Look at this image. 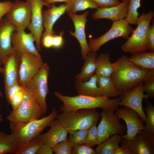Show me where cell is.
Wrapping results in <instances>:
<instances>
[{"label":"cell","instance_id":"cell-1","mask_svg":"<svg viewBox=\"0 0 154 154\" xmlns=\"http://www.w3.org/2000/svg\"><path fill=\"white\" fill-rule=\"evenodd\" d=\"M113 64L114 69L111 77L121 95L143 82L149 71L138 68L129 60L128 57L125 55Z\"/></svg>","mask_w":154,"mask_h":154},{"label":"cell","instance_id":"cell-2","mask_svg":"<svg viewBox=\"0 0 154 154\" xmlns=\"http://www.w3.org/2000/svg\"><path fill=\"white\" fill-rule=\"evenodd\" d=\"M54 95L62 103L60 108V111L62 112L97 108L115 111L118 108L120 100V97L111 99L103 96L94 97L81 95L66 96L58 91L55 92Z\"/></svg>","mask_w":154,"mask_h":154},{"label":"cell","instance_id":"cell-3","mask_svg":"<svg viewBox=\"0 0 154 154\" xmlns=\"http://www.w3.org/2000/svg\"><path fill=\"white\" fill-rule=\"evenodd\" d=\"M58 112L54 107L48 116L26 122H9L11 133L16 137L19 144L28 142L37 138L52 121L56 118Z\"/></svg>","mask_w":154,"mask_h":154},{"label":"cell","instance_id":"cell-4","mask_svg":"<svg viewBox=\"0 0 154 154\" xmlns=\"http://www.w3.org/2000/svg\"><path fill=\"white\" fill-rule=\"evenodd\" d=\"M154 17V12L152 11L146 13H143L139 16L136 28L133 29L131 36L121 46L123 51L130 53L132 54L149 50L147 32L150 23Z\"/></svg>","mask_w":154,"mask_h":154},{"label":"cell","instance_id":"cell-5","mask_svg":"<svg viewBox=\"0 0 154 154\" xmlns=\"http://www.w3.org/2000/svg\"><path fill=\"white\" fill-rule=\"evenodd\" d=\"M100 114L96 109H82L63 112L56 118L68 133L79 129H88L97 122Z\"/></svg>","mask_w":154,"mask_h":154},{"label":"cell","instance_id":"cell-6","mask_svg":"<svg viewBox=\"0 0 154 154\" xmlns=\"http://www.w3.org/2000/svg\"><path fill=\"white\" fill-rule=\"evenodd\" d=\"M23 85L25 88L23 100L18 107L15 110H12L7 116L6 119L9 122H26L39 119L44 114L31 92Z\"/></svg>","mask_w":154,"mask_h":154},{"label":"cell","instance_id":"cell-7","mask_svg":"<svg viewBox=\"0 0 154 154\" xmlns=\"http://www.w3.org/2000/svg\"><path fill=\"white\" fill-rule=\"evenodd\" d=\"M50 69L48 64L44 62L38 72L23 84L31 92L41 107L44 114L47 109L46 98L48 91V80Z\"/></svg>","mask_w":154,"mask_h":154},{"label":"cell","instance_id":"cell-8","mask_svg":"<svg viewBox=\"0 0 154 154\" xmlns=\"http://www.w3.org/2000/svg\"><path fill=\"white\" fill-rule=\"evenodd\" d=\"M114 111L104 109L101 112V120L97 127L98 138L97 145L112 135L118 134L122 136L124 134L125 127L120 123L119 119Z\"/></svg>","mask_w":154,"mask_h":154},{"label":"cell","instance_id":"cell-9","mask_svg":"<svg viewBox=\"0 0 154 154\" xmlns=\"http://www.w3.org/2000/svg\"><path fill=\"white\" fill-rule=\"evenodd\" d=\"M133 29L125 19L113 22L111 28L104 34L98 38L90 39L88 44L91 51L96 52L104 44L117 37L127 39Z\"/></svg>","mask_w":154,"mask_h":154},{"label":"cell","instance_id":"cell-10","mask_svg":"<svg viewBox=\"0 0 154 154\" xmlns=\"http://www.w3.org/2000/svg\"><path fill=\"white\" fill-rule=\"evenodd\" d=\"M32 9L30 3L17 0L9 11L5 15L9 21L16 27L15 31L25 30L30 25L31 19Z\"/></svg>","mask_w":154,"mask_h":154},{"label":"cell","instance_id":"cell-11","mask_svg":"<svg viewBox=\"0 0 154 154\" xmlns=\"http://www.w3.org/2000/svg\"><path fill=\"white\" fill-rule=\"evenodd\" d=\"M120 144L126 147L131 154H153L154 134L144 129L132 140L122 138Z\"/></svg>","mask_w":154,"mask_h":154},{"label":"cell","instance_id":"cell-12","mask_svg":"<svg viewBox=\"0 0 154 154\" xmlns=\"http://www.w3.org/2000/svg\"><path fill=\"white\" fill-rule=\"evenodd\" d=\"M21 55V53L13 48L7 56L3 68L5 92L19 84Z\"/></svg>","mask_w":154,"mask_h":154},{"label":"cell","instance_id":"cell-13","mask_svg":"<svg viewBox=\"0 0 154 154\" xmlns=\"http://www.w3.org/2000/svg\"><path fill=\"white\" fill-rule=\"evenodd\" d=\"M143 82L139 84L131 91L120 96L119 106H123L136 112L141 120L145 122L146 115L144 112L142 106V101L148 100L149 97L144 94L143 89Z\"/></svg>","mask_w":154,"mask_h":154},{"label":"cell","instance_id":"cell-14","mask_svg":"<svg viewBox=\"0 0 154 154\" xmlns=\"http://www.w3.org/2000/svg\"><path fill=\"white\" fill-rule=\"evenodd\" d=\"M116 110L115 115L123 119L126 125L127 133L121 136L122 138L132 140L137 134L144 129L143 122L135 111L125 107Z\"/></svg>","mask_w":154,"mask_h":154},{"label":"cell","instance_id":"cell-15","mask_svg":"<svg viewBox=\"0 0 154 154\" xmlns=\"http://www.w3.org/2000/svg\"><path fill=\"white\" fill-rule=\"evenodd\" d=\"M27 0L30 3L32 9L31 21L27 28L33 35L36 47L39 52L41 49V39L44 29L42 9L44 6H47L43 0Z\"/></svg>","mask_w":154,"mask_h":154},{"label":"cell","instance_id":"cell-16","mask_svg":"<svg viewBox=\"0 0 154 154\" xmlns=\"http://www.w3.org/2000/svg\"><path fill=\"white\" fill-rule=\"evenodd\" d=\"M44 63L41 57L29 53L22 54L19 84H24L30 80L38 72Z\"/></svg>","mask_w":154,"mask_h":154},{"label":"cell","instance_id":"cell-17","mask_svg":"<svg viewBox=\"0 0 154 154\" xmlns=\"http://www.w3.org/2000/svg\"><path fill=\"white\" fill-rule=\"evenodd\" d=\"M89 12L86 11L81 15L69 14V16L72 20L74 26L75 31H70V35L75 37L78 41L81 48L82 58L85 60L88 54L91 52L87 42L85 33V27L87 21Z\"/></svg>","mask_w":154,"mask_h":154},{"label":"cell","instance_id":"cell-18","mask_svg":"<svg viewBox=\"0 0 154 154\" xmlns=\"http://www.w3.org/2000/svg\"><path fill=\"white\" fill-rule=\"evenodd\" d=\"M11 41L13 48L21 54L29 53L41 57L34 45L35 38L31 32L27 33L25 30L15 31L12 35Z\"/></svg>","mask_w":154,"mask_h":154},{"label":"cell","instance_id":"cell-19","mask_svg":"<svg viewBox=\"0 0 154 154\" xmlns=\"http://www.w3.org/2000/svg\"><path fill=\"white\" fill-rule=\"evenodd\" d=\"M16 27L5 17L0 22V64L3 65L8 54L13 48L11 37Z\"/></svg>","mask_w":154,"mask_h":154},{"label":"cell","instance_id":"cell-20","mask_svg":"<svg viewBox=\"0 0 154 154\" xmlns=\"http://www.w3.org/2000/svg\"><path fill=\"white\" fill-rule=\"evenodd\" d=\"M49 126L50 128L48 131L40 134L37 138L41 144L52 147L66 139L68 133L57 119L52 121Z\"/></svg>","mask_w":154,"mask_h":154},{"label":"cell","instance_id":"cell-21","mask_svg":"<svg viewBox=\"0 0 154 154\" xmlns=\"http://www.w3.org/2000/svg\"><path fill=\"white\" fill-rule=\"evenodd\" d=\"M129 3L122 1L119 4L106 8H98L92 15L94 19H107L113 22L125 19Z\"/></svg>","mask_w":154,"mask_h":154},{"label":"cell","instance_id":"cell-22","mask_svg":"<svg viewBox=\"0 0 154 154\" xmlns=\"http://www.w3.org/2000/svg\"><path fill=\"white\" fill-rule=\"evenodd\" d=\"M66 8V3L59 6L53 3L48 9L42 11L43 25L45 30L42 36L55 34L53 30V26L57 20L64 14Z\"/></svg>","mask_w":154,"mask_h":154},{"label":"cell","instance_id":"cell-23","mask_svg":"<svg viewBox=\"0 0 154 154\" xmlns=\"http://www.w3.org/2000/svg\"><path fill=\"white\" fill-rule=\"evenodd\" d=\"M97 80V76L96 74L86 81L76 80L75 90L78 95L94 97L102 96L98 86Z\"/></svg>","mask_w":154,"mask_h":154},{"label":"cell","instance_id":"cell-24","mask_svg":"<svg viewBox=\"0 0 154 154\" xmlns=\"http://www.w3.org/2000/svg\"><path fill=\"white\" fill-rule=\"evenodd\" d=\"M97 57L96 52H91L88 54L81 72L75 77L76 80L86 81L96 74Z\"/></svg>","mask_w":154,"mask_h":154},{"label":"cell","instance_id":"cell-25","mask_svg":"<svg viewBox=\"0 0 154 154\" xmlns=\"http://www.w3.org/2000/svg\"><path fill=\"white\" fill-rule=\"evenodd\" d=\"M129 59L141 69L148 71L154 69V52L147 51L132 54Z\"/></svg>","mask_w":154,"mask_h":154},{"label":"cell","instance_id":"cell-26","mask_svg":"<svg viewBox=\"0 0 154 154\" xmlns=\"http://www.w3.org/2000/svg\"><path fill=\"white\" fill-rule=\"evenodd\" d=\"M97 83L103 96L110 98L121 95L111 77L97 76Z\"/></svg>","mask_w":154,"mask_h":154},{"label":"cell","instance_id":"cell-27","mask_svg":"<svg viewBox=\"0 0 154 154\" xmlns=\"http://www.w3.org/2000/svg\"><path fill=\"white\" fill-rule=\"evenodd\" d=\"M19 143L13 134H7L0 131V154H14Z\"/></svg>","mask_w":154,"mask_h":154},{"label":"cell","instance_id":"cell-28","mask_svg":"<svg viewBox=\"0 0 154 154\" xmlns=\"http://www.w3.org/2000/svg\"><path fill=\"white\" fill-rule=\"evenodd\" d=\"M122 139L121 136L118 134L111 136L97 145L95 149L96 154H114L115 151L119 147Z\"/></svg>","mask_w":154,"mask_h":154},{"label":"cell","instance_id":"cell-29","mask_svg":"<svg viewBox=\"0 0 154 154\" xmlns=\"http://www.w3.org/2000/svg\"><path fill=\"white\" fill-rule=\"evenodd\" d=\"M108 53L101 54L96 58V74L98 76L111 77L113 72V63L110 62Z\"/></svg>","mask_w":154,"mask_h":154},{"label":"cell","instance_id":"cell-30","mask_svg":"<svg viewBox=\"0 0 154 154\" xmlns=\"http://www.w3.org/2000/svg\"><path fill=\"white\" fill-rule=\"evenodd\" d=\"M66 4V11L68 14H76L77 11L88 8L97 9L98 8L92 0H72Z\"/></svg>","mask_w":154,"mask_h":154},{"label":"cell","instance_id":"cell-31","mask_svg":"<svg viewBox=\"0 0 154 154\" xmlns=\"http://www.w3.org/2000/svg\"><path fill=\"white\" fill-rule=\"evenodd\" d=\"M41 144L37 139L19 144L14 154H36Z\"/></svg>","mask_w":154,"mask_h":154},{"label":"cell","instance_id":"cell-32","mask_svg":"<svg viewBox=\"0 0 154 154\" xmlns=\"http://www.w3.org/2000/svg\"><path fill=\"white\" fill-rule=\"evenodd\" d=\"M141 0H129L126 17L125 19L129 24L136 25L139 16L138 9L141 6Z\"/></svg>","mask_w":154,"mask_h":154},{"label":"cell","instance_id":"cell-33","mask_svg":"<svg viewBox=\"0 0 154 154\" xmlns=\"http://www.w3.org/2000/svg\"><path fill=\"white\" fill-rule=\"evenodd\" d=\"M145 101L146 105L144 109L147 115L144 130L154 134V106L148 100Z\"/></svg>","mask_w":154,"mask_h":154},{"label":"cell","instance_id":"cell-34","mask_svg":"<svg viewBox=\"0 0 154 154\" xmlns=\"http://www.w3.org/2000/svg\"><path fill=\"white\" fill-rule=\"evenodd\" d=\"M88 129H79L70 133L69 139L72 147L86 143Z\"/></svg>","mask_w":154,"mask_h":154},{"label":"cell","instance_id":"cell-35","mask_svg":"<svg viewBox=\"0 0 154 154\" xmlns=\"http://www.w3.org/2000/svg\"><path fill=\"white\" fill-rule=\"evenodd\" d=\"M143 88L149 98H154V69L148 71L143 81Z\"/></svg>","mask_w":154,"mask_h":154},{"label":"cell","instance_id":"cell-36","mask_svg":"<svg viewBox=\"0 0 154 154\" xmlns=\"http://www.w3.org/2000/svg\"><path fill=\"white\" fill-rule=\"evenodd\" d=\"M55 154H71L72 145L68 137L52 147Z\"/></svg>","mask_w":154,"mask_h":154},{"label":"cell","instance_id":"cell-37","mask_svg":"<svg viewBox=\"0 0 154 154\" xmlns=\"http://www.w3.org/2000/svg\"><path fill=\"white\" fill-rule=\"evenodd\" d=\"M97 123H95L88 129L86 143L92 147L97 145L98 138Z\"/></svg>","mask_w":154,"mask_h":154},{"label":"cell","instance_id":"cell-38","mask_svg":"<svg viewBox=\"0 0 154 154\" xmlns=\"http://www.w3.org/2000/svg\"><path fill=\"white\" fill-rule=\"evenodd\" d=\"M21 88L10 98L8 103L11 105L12 110H16L22 102L25 94V88L23 85Z\"/></svg>","mask_w":154,"mask_h":154},{"label":"cell","instance_id":"cell-39","mask_svg":"<svg viewBox=\"0 0 154 154\" xmlns=\"http://www.w3.org/2000/svg\"><path fill=\"white\" fill-rule=\"evenodd\" d=\"M72 154H96L95 149L86 143L72 147Z\"/></svg>","mask_w":154,"mask_h":154},{"label":"cell","instance_id":"cell-40","mask_svg":"<svg viewBox=\"0 0 154 154\" xmlns=\"http://www.w3.org/2000/svg\"><path fill=\"white\" fill-rule=\"evenodd\" d=\"M98 8H106L117 5L120 2L118 0H92Z\"/></svg>","mask_w":154,"mask_h":154},{"label":"cell","instance_id":"cell-41","mask_svg":"<svg viewBox=\"0 0 154 154\" xmlns=\"http://www.w3.org/2000/svg\"><path fill=\"white\" fill-rule=\"evenodd\" d=\"M13 4V3L9 1L0 2V22L3 16L9 11Z\"/></svg>","mask_w":154,"mask_h":154},{"label":"cell","instance_id":"cell-42","mask_svg":"<svg viewBox=\"0 0 154 154\" xmlns=\"http://www.w3.org/2000/svg\"><path fill=\"white\" fill-rule=\"evenodd\" d=\"M147 37L150 52H154V24L149 25L147 32Z\"/></svg>","mask_w":154,"mask_h":154},{"label":"cell","instance_id":"cell-43","mask_svg":"<svg viewBox=\"0 0 154 154\" xmlns=\"http://www.w3.org/2000/svg\"><path fill=\"white\" fill-rule=\"evenodd\" d=\"M64 34V31H62L58 35L53 36L52 47L59 48L62 46L64 43L63 36Z\"/></svg>","mask_w":154,"mask_h":154},{"label":"cell","instance_id":"cell-44","mask_svg":"<svg viewBox=\"0 0 154 154\" xmlns=\"http://www.w3.org/2000/svg\"><path fill=\"white\" fill-rule=\"evenodd\" d=\"M54 35H46L42 36L41 42L43 47L47 48L52 47L53 37Z\"/></svg>","mask_w":154,"mask_h":154},{"label":"cell","instance_id":"cell-45","mask_svg":"<svg viewBox=\"0 0 154 154\" xmlns=\"http://www.w3.org/2000/svg\"><path fill=\"white\" fill-rule=\"evenodd\" d=\"M21 88V85L19 84H16L10 87L5 92V95L8 102L10 98Z\"/></svg>","mask_w":154,"mask_h":154},{"label":"cell","instance_id":"cell-46","mask_svg":"<svg viewBox=\"0 0 154 154\" xmlns=\"http://www.w3.org/2000/svg\"><path fill=\"white\" fill-rule=\"evenodd\" d=\"M53 153L52 147L42 144L37 151L36 154H52Z\"/></svg>","mask_w":154,"mask_h":154},{"label":"cell","instance_id":"cell-47","mask_svg":"<svg viewBox=\"0 0 154 154\" xmlns=\"http://www.w3.org/2000/svg\"><path fill=\"white\" fill-rule=\"evenodd\" d=\"M114 154H131L129 150L125 147L121 146L114 152Z\"/></svg>","mask_w":154,"mask_h":154},{"label":"cell","instance_id":"cell-48","mask_svg":"<svg viewBox=\"0 0 154 154\" xmlns=\"http://www.w3.org/2000/svg\"><path fill=\"white\" fill-rule=\"evenodd\" d=\"M45 3L47 5V7H50L51 5V4L54 3L56 2H65L67 3L72 1V0H43Z\"/></svg>","mask_w":154,"mask_h":154},{"label":"cell","instance_id":"cell-49","mask_svg":"<svg viewBox=\"0 0 154 154\" xmlns=\"http://www.w3.org/2000/svg\"><path fill=\"white\" fill-rule=\"evenodd\" d=\"M3 117L2 115L0 113V125L3 120Z\"/></svg>","mask_w":154,"mask_h":154},{"label":"cell","instance_id":"cell-50","mask_svg":"<svg viewBox=\"0 0 154 154\" xmlns=\"http://www.w3.org/2000/svg\"><path fill=\"white\" fill-rule=\"evenodd\" d=\"M1 65L0 64V73L2 74L3 72V68L1 66Z\"/></svg>","mask_w":154,"mask_h":154},{"label":"cell","instance_id":"cell-51","mask_svg":"<svg viewBox=\"0 0 154 154\" xmlns=\"http://www.w3.org/2000/svg\"><path fill=\"white\" fill-rule=\"evenodd\" d=\"M129 0H122L123 2L129 3Z\"/></svg>","mask_w":154,"mask_h":154},{"label":"cell","instance_id":"cell-52","mask_svg":"<svg viewBox=\"0 0 154 154\" xmlns=\"http://www.w3.org/2000/svg\"><path fill=\"white\" fill-rule=\"evenodd\" d=\"M0 96L1 97H3V93L0 90Z\"/></svg>","mask_w":154,"mask_h":154},{"label":"cell","instance_id":"cell-53","mask_svg":"<svg viewBox=\"0 0 154 154\" xmlns=\"http://www.w3.org/2000/svg\"><path fill=\"white\" fill-rule=\"evenodd\" d=\"M1 102H0V108L1 107Z\"/></svg>","mask_w":154,"mask_h":154}]
</instances>
